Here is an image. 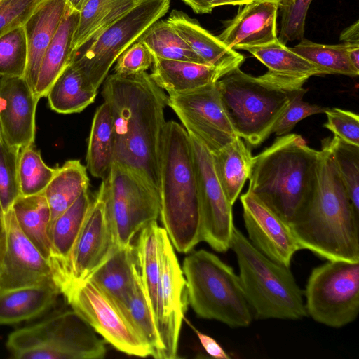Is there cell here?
<instances>
[{
  "label": "cell",
  "mask_w": 359,
  "mask_h": 359,
  "mask_svg": "<svg viewBox=\"0 0 359 359\" xmlns=\"http://www.w3.org/2000/svg\"><path fill=\"white\" fill-rule=\"evenodd\" d=\"M305 81L269 71L253 76L235 68L217 81L225 111L237 135L257 147L273 132L290 102L305 94Z\"/></svg>",
  "instance_id": "5"
},
{
  "label": "cell",
  "mask_w": 359,
  "mask_h": 359,
  "mask_svg": "<svg viewBox=\"0 0 359 359\" xmlns=\"http://www.w3.org/2000/svg\"><path fill=\"white\" fill-rule=\"evenodd\" d=\"M79 12L69 6L65 17L43 57L34 94L40 100L46 97L50 87L72 60V42Z\"/></svg>",
  "instance_id": "27"
},
{
  "label": "cell",
  "mask_w": 359,
  "mask_h": 359,
  "mask_svg": "<svg viewBox=\"0 0 359 359\" xmlns=\"http://www.w3.org/2000/svg\"><path fill=\"white\" fill-rule=\"evenodd\" d=\"M203 348L205 352L212 358L217 359H230L231 357L220 346V344L212 337L202 333L193 327Z\"/></svg>",
  "instance_id": "49"
},
{
  "label": "cell",
  "mask_w": 359,
  "mask_h": 359,
  "mask_svg": "<svg viewBox=\"0 0 359 359\" xmlns=\"http://www.w3.org/2000/svg\"><path fill=\"white\" fill-rule=\"evenodd\" d=\"M20 151L8 144L0 137V202L7 212L20 196L18 163Z\"/></svg>",
  "instance_id": "42"
},
{
  "label": "cell",
  "mask_w": 359,
  "mask_h": 359,
  "mask_svg": "<svg viewBox=\"0 0 359 359\" xmlns=\"http://www.w3.org/2000/svg\"><path fill=\"white\" fill-rule=\"evenodd\" d=\"M189 6L196 13H210L217 6L224 5H245L252 0H182Z\"/></svg>",
  "instance_id": "48"
},
{
  "label": "cell",
  "mask_w": 359,
  "mask_h": 359,
  "mask_svg": "<svg viewBox=\"0 0 359 359\" xmlns=\"http://www.w3.org/2000/svg\"><path fill=\"white\" fill-rule=\"evenodd\" d=\"M167 20L206 65L215 67L226 74L240 67L244 62L242 54L226 47L217 36H213L196 20L183 11L172 10Z\"/></svg>",
  "instance_id": "22"
},
{
  "label": "cell",
  "mask_w": 359,
  "mask_h": 359,
  "mask_svg": "<svg viewBox=\"0 0 359 359\" xmlns=\"http://www.w3.org/2000/svg\"><path fill=\"white\" fill-rule=\"evenodd\" d=\"M325 113L327 121L324 127L341 140L359 146V116L357 114L339 108H328Z\"/></svg>",
  "instance_id": "45"
},
{
  "label": "cell",
  "mask_w": 359,
  "mask_h": 359,
  "mask_svg": "<svg viewBox=\"0 0 359 359\" xmlns=\"http://www.w3.org/2000/svg\"><path fill=\"white\" fill-rule=\"evenodd\" d=\"M4 214L5 213L2 209L0 202V263L4 254L6 244V225Z\"/></svg>",
  "instance_id": "52"
},
{
  "label": "cell",
  "mask_w": 359,
  "mask_h": 359,
  "mask_svg": "<svg viewBox=\"0 0 359 359\" xmlns=\"http://www.w3.org/2000/svg\"><path fill=\"white\" fill-rule=\"evenodd\" d=\"M320 151L297 134H286L252 157L248 191L290 223L313 192Z\"/></svg>",
  "instance_id": "4"
},
{
  "label": "cell",
  "mask_w": 359,
  "mask_h": 359,
  "mask_svg": "<svg viewBox=\"0 0 359 359\" xmlns=\"http://www.w3.org/2000/svg\"><path fill=\"white\" fill-rule=\"evenodd\" d=\"M39 99L24 77L0 76V132L4 141L20 151L33 146Z\"/></svg>",
  "instance_id": "19"
},
{
  "label": "cell",
  "mask_w": 359,
  "mask_h": 359,
  "mask_svg": "<svg viewBox=\"0 0 359 359\" xmlns=\"http://www.w3.org/2000/svg\"><path fill=\"white\" fill-rule=\"evenodd\" d=\"M216 83L183 93H168L167 102L188 134L211 154L238 137L225 111Z\"/></svg>",
  "instance_id": "12"
},
{
  "label": "cell",
  "mask_w": 359,
  "mask_h": 359,
  "mask_svg": "<svg viewBox=\"0 0 359 359\" xmlns=\"http://www.w3.org/2000/svg\"><path fill=\"white\" fill-rule=\"evenodd\" d=\"M230 248L236 256L241 285L255 318L298 320L307 316L304 293L290 267L268 258L235 226Z\"/></svg>",
  "instance_id": "6"
},
{
  "label": "cell",
  "mask_w": 359,
  "mask_h": 359,
  "mask_svg": "<svg viewBox=\"0 0 359 359\" xmlns=\"http://www.w3.org/2000/svg\"><path fill=\"white\" fill-rule=\"evenodd\" d=\"M153 62L154 56L149 48L137 40L117 58L114 72L121 76H131L146 72Z\"/></svg>",
  "instance_id": "46"
},
{
  "label": "cell",
  "mask_w": 359,
  "mask_h": 359,
  "mask_svg": "<svg viewBox=\"0 0 359 359\" xmlns=\"http://www.w3.org/2000/svg\"><path fill=\"white\" fill-rule=\"evenodd\" d=\"M154 57L206 65L167 20H158L139 39Z\"/></svg>",
  "instance_id": "37"
},
{
  "label": "cell",
  "mask_w": 359,
  "mask_h": 359,
  "mask_svg": "<svg viewBox=\"0 0 359 359\" xmlns=\"http://www.w3.org/2000/svg\"><path fill=\"white\" fill-rule=\"evenodd\" d=\"M331 151L353 210L359 216V146L338 137L323 140Z\"/></svg>",
  "instance_id": "39"
},
{
  "label": "cell",
  "mask_w": 359,
  "mask_h": 359,
  "mask_svg": "<svg viewBox=\"0 0 359 359\" xmlns=\"http://www.w3.org/2000/svg\"><path fill=\"white\" fill-rule=\"evenodd\" d=\"M117 248L132 244L135 236L160 215L158 191L139 174L113 162L100 187Z\"/></svg>",
  "instance_id": "9"
},
{
  "label": "cell",
  "mask_w": 359,
  "mask_h": 359,
  "mask_svg": "<svg viewBox=\"0 0 359 359\" xmlns=\"http://www.w3.org/2000/svg\"><path fill=\"white\" fill-rule=\"evenodd\" d=\"M343 43H359V21L346 28L340 35Z\"/></svg>",
  "instance_id": "50"
},
{
  "label": "cell",
  "mask_w": 359,
  "mask_h": 359,
  "mask_svg": "<svg viewBox=\"0 0 359 359\" xmlns=\"http://www.w3.org/2000/svg\"><path fill=\"white\" fill-rule=\"evenodd\" d=\"M160 229L156 221L149 223L139 231L133 245L139 276L154 323L161 278Z\"/></svg>",
  "instance_id": "29"
},
{
  "label": "cell",
  "mask_w": 359,
  "mask_h": 359,
  "mask_svg": "<svg viewBox=\"0 0 359 359\" xmlns=\"http://www.w3.org/2000/svg\"><path fill=\"white\" fill-rule=\"evenodd\" d=\"M211 154L217 178L233 205L249 177L253 157L250 149L242 138L237 137Z\"/></svg>",
  "instance_id": "30"
},
{
  "label": "cell",
  "mask_w": 359,
  "mask_h": 359,
  "mask_svg": "<svg viewBox=\"0 0 359 359\" xmlns=\"http://www.w3.org/2000/svg\"><path fill=\"white\" fill-rule=\"evenodd\" d=\"M304 94L296 96L277 121L273 129L278 136H282L288 133L294 126L302 119L311 115L325 113L328 107L310 104L302 100Z\"/></svg>",
  "instance_id": "47"
},
{
  "label": "cell",
  "mask_w": 359,
  "mask_h": 359,
  "mask_svg": "<svg viewBox=\"0 0 359 359\" xmlns=\"http://www.w3.org/2000/svg\"><path fill=\"white\" fill-rule=\"evenodd\" d=\"M88 184L87 168L79 160H69L55 168L53 177L43 191L50 210L49 226L88 189Z\"/></svg>",
  "instance_id": "33"
},
{
  "label": "cell",
  "mask_w": 359,
  "mask_h": 359,
  "mask_svg": "<svg viewBox=\"0 0 359 359\" xmlns=\"http://www.w3.org/2000/svg\"><path fill=\"white\" fill-rule=\"evenodd\" d=\"M91 203L87 189L49 226L48 236L51 244L49 262L58 288L65 280L72 250Z\"/></svg>",
  "instance_id": "23"
},
{
  "label": "cell",
  "mask_w": 359,
  "mask_h": 359,
  "mask_svg": "<svg viewBox=\"0 0 359 359\" xmlns=\"http://www.w3.org/2000/svg\"><path fill=\"white\" fill-rule=\"evenodd\" d=\"M290 226L301 250L327 260L359 262V216L323 141L313 192Z\"/></svg>",
  "instance_id": "2"
},
{
  "label": "cell",
  "mask_w": 359,
  "mask_h": 359,
  "mask_svg": "<svg viewBox=\"0 0 359 359\" xmlns=\"http://www.w3.org/2000/svg\"><path fill=\"white\" fill-rule=\"evenodd\" d=\"M304 294L307 316L315 321L334 328L353 322L359 312V262L327 260L315 267Z\"/></svg>",
  "instance_id": "10"
},
{
  "label": "cell",
  "mask_w": 359,
  "mask_h": 359,
  "mask_svg": "<svg viewBox=\"0 0 359 359\" xmlns=\"http://www.w3.org/2000/svg\"><path fill=\"white\" fill-rule=\"evenodd\" d=\"M312 0H288L279 7L281 12L280 35L283 43L300 41L304 38L305 21Z\"/></svg>",
  "instance_id": "43"
},
{
  "label": "cell",
  "mask_w": 359,
  "mask_h": 359,
  "mask_svg": "<svg viewBox=\"0 0 359 359\" xmlns=\"http://www.w3.org/2000/svg\"><path fill=\"white\" fill-rule=\"evenodd\" d=\"M154 358L162 359V345L146 299L138 273L133 293L126 304L117 308Z\"/></svg>",
  "instance_id": "36"
},
{
  "label": "cell",
  "mask_w": 359,
  "mask_h": 359,
  "mask_svg": "<svg viewBox=\"0 0 359 359\" xmlns=\"http://www.w3.org/2000/svg\"><path fill=\"white\" fill-rule=\"evenodd\" d=\"M116 248L100 187L72 250L65 278L60 287L61 294L71 284L87 279Z\"/></svg>",
  "instance_id": "16"
},
{
  "label": "cell",
  "mask_w": 359,
  "mask_h": 359,
  "mask_svg": "<svg viewBox=\"0 0 359 359\" xmlns=\"http://www.w3.org/2000/svg\"><path fill=\"white\" fill-rule=\"evenodd\" d=\"M243 50L264 64L269 72L280 76L306 81L311 76L327 74L323 69L294 53L278 39L265 45L245 47Z\"/></svg>",
  "instance_id": "34"
},
{
  "label": "cell",
  "mask_w": 359,
  "mask_h": 359,
  "mask_svg": "<svg viewBox=\"0 0 359 359\" xmlns=\"http://www.w3.org/2000/svg\"><path fill=\"white\" fill-rule=\"evenodd\" d=\"M291 49L323 69L327 74H339L352 77L359 74V70L351 62L343 43L327 45L315 43L303 38Z\"/></svg>",
  "instance_id": "38"
},
{
  "label": "cell",
  "mask_w": 359,
  "mask_h": 359,
  "mask_svg": "<svg viewBox=\"0 0 359 359\" xmlns=\"http://www.w3.org/2000/svg\"><path fill=\"white\" fill-rule=\"evenodd\" d=\"M4 217L6 244L0 263V291L56 285L50 262L22 231L11 208L5 212Z\"/></svg>",
  "instance_id": "17"
},
{
  "label": "cell",
  "mask_w": 359,
  "mask_h": 359,
  "mask_svg": "<svg viewBox=\"0 0 359 359\" xmlns=\"http://www.w3.org/2000/svg\"><path fill=\"white\" fill-rule=\"evenodd\" d=\"M278 4L272 1H252L245 4L226 23L217 38L233 50L271 43L278 39Z\"/></svg>",
  "instance_id": "20"
},
{
  "label": "cell",
  "mask_w": 359,
  "mask_h": 359,
  "mask_svg": "<svg viewBox=\"0 0 359 359\" xmlns=\"http://www.w3.org/2000/svg\"><path fill=\"white\" fill-rule=\"evenodd\" d=\"M288 0H252V1H272L278 4V8L283 6Z\"/></svg>",
  "instance_id": "54"
},
{
  "label": "cell",
  "mask_w": 359,
  "mask_h": 359,
  "mask_svg": "<svg viewBox=\"0 0 359 359\" xmlns=\"http://www.w3.org/2000/svg\"><path fill=\"white\" fill-rule=\"evenodd\" d=\"M97 93L74 58L55 81L46 95L52 110L79 113L94 102Z\"/></svg>",
  "instance_id": "28"
},
{
  "label": "cell",
  "mask_w": 359,
  "mask_h": 359,
  "mask_svg": "<svg viewBox=\"0 0 359 359\" xmlns=\"http://www.w3.org/2000/svg\"><path fill=\"white\" fill-rule=\"evenodd\" d=\"M67 8V0H46L23 25L27 46V65L24 78L34 93L43 57Z\"/></svg>",
  "instance_id": "21"
},
{
  "label": "cell",
  "mask_w": 359,
  "mask_h": 359,
  "mask_svg": "<svg viewBox=\"0 0 359 359\" xmlns=\"http://www.w3.org/2000/svg\"><path fill=\"white\" fill-rule=\"evenodd\" d=\"M160 217L172 245L187 253L202 241L197 182L190 137L174 121H165L161 139Z\"/></svg>",
  "instance_id": "3"
},
{
  "label": "cell",
  "mask_w": 359,
  "mask_h": 359,
  "mask_svg": "<svg viewBox=\"0 0 359 359\" xmlns=\"http://www.w3.org/2000/svg\"><path fill=\"white\" fill-rule=\"evenodd\" d=\"M6 346L18 359H99L107 353L93 327L72 308L64 306L13 331Z\"/></svg>",
  "instance_id": "7"
},
{
  "label": "cell",
  "mask_w": 359,
  "mask_h": 359,
  "mask_svg": "<svg viewBox=\"0 0 359 359\" xmlns=\"http://www.w3.org/2000/svg\"><path fill=\"white\" fill-rule=\"evenodd\" d=\"M182 270L188 302L198 317L234 328L250 325L252 311L231 266L201 249L185 257Z\"/></svg>",
  "instance_id": "8"
},
{
  "label": "cell",
  "mask_w": 359,
  "mask_h": 359,
  "mask_svg": "<svg viewBox=\"0 0 359 359\" xmlns=\"http://www.w3.org/2000/svg\"><path fill=\"white\" fill-rule=\"evenodd\" d=\"M88 1L89 0H67V5L71 9L80 12Z\"/></svg>",
  "instance_id": "53"
},
{
  "label": "cell",
  "mask_w": 359,
  "mask_h": 359,
  "mask_svg": "<svg viewBox=\"0 0 359 359\" xmlns=\"http://www.w3.org/2000/svg\"><path fill=\"white\" fill-rule=\"evenodd\" d=\"M27 65V40L20 26L0 37V76L24 77Z\"/></svg>",
  "instance_id": "41"
},
{
  "label": "cell",
  "mask_w": 359,
  "mask_h": 359,
  "mask_svg": "<svg viewBox=\"0 0 359 359\" xmlns=\"http://www.w3.org/2000/svg\"><path fill=\"white\" fill-rule=\"evenodd\" d=\"M55 172L48 166L40 152L33 146L20 151L18 163L20 194L31 196L43 193Z\"/></svg>",
  "instance_id": "40"
},
{
  "label": "cell",
  "mask_w": 359,
  "mask_h": 359,
  "mask_svg": "<svg viewBox=\"0 0 359 359\" xmlns=\"http://www.w3.org/2000/svg\"><path fill=\"white\" fill-rule=\"evenodd\" d=\"M0 137H1V132H0Z\"/></svg>",
  "instance_id": "55"
},
{
  "label": "cell",
  "mask_w": 359,
  "mask_h": 359,
  "mask_svg": "<svg viewBox=\"0 0 359 359\" xmlns=\"http://www.w3.org/2000/svg\"><path fill=\"white\" fill-rule=\"evenodd\" d=\"M189 137L198 187L202 241L217 252H225L230 248L234 228L233 205L217 178L211 153L194 137Z\"/></svg>",
  "instance_id": "14"
},
{
  "label": "cell",
  "mask_w": 359,
  "mask_h": 359,
  "mask_svg": "<svg viewBox=\"0 0 359 359\" xmlns=\"http://www.w3.org/2000/svg\"><path fill=\"white\" fill-rule=\"evenodd\" d=\"M46 0H0V37L23 26Z\"/></svg>",
  "instance_id": "44"
},
{
  "label": "cell",
  "mask_w": 359,
  "mask_h": 359,
  "mask_svg": "<svg viewBox=\"0 0 359 359\" xmlns=\"http://www.w3.org/2000/svg\"><path fill=\"white\" fill-rule=\"evenodd\" d=\"M102 95L113 120V162L139 174L159 194L161 139L168 95L146 72L107 76Z\"/></svg>",
  "instance_id": "1"
},
{
  "label": "cell",
  "mask_w": 359,
  "mask_h": 359,
  "mask_svg": "<svg viewBox=\"0 0 359 359\" xmlns=\"http://www.w3.org/2000/svg\"><path fill=\"white\" fill-rule=\"evenodd\" d=\"M62 295L69 306L116 349L129 355L150 356L149 347L117 307L89 279L71 284Z\"/></svg>",
  "instance_id": "13"
},
{
  "label": "cell",
  "mask_w": 359,
  "mask_h": 359,
  "mask_svg": "<svg viewBox=\"0 0 359 359\" xmlns=\"http://www.w3.org/2000/svg\"><path fill=\"white\" fill-rule=\"evenodd\" d=\"M161 278L155 325L162 345V359L178 358L180 332L188 295L186 280L173 245L161 227L159 236Z\"/></svg>",
  "instance_id": "15"
},
{
  "label": "cell",
  "mask_w": 359,
  "mask_h": 359,
  "mask_svg": "<svg viewBox=\"0 0 359 359\" xmlns=\"http://www.w3.org/2000/svg\"><path fill=\"white\" fill-rule=\"evenodd\" d=\"M11 208L19 227L49 261L51 256V244L48 236L50 210L43 193L19 196Z\"/></svg>",
  "instance_id": "32"
},
{
  "label": "cell",
  "mask_w": 359,
  "mask_h": 359,
  "mask_svg": "<svg viewBox=\"0 0 359 359\" xmlns=\"http://www.w3.org/2000/svg\"><path fill=\"white\" fill-rule=\"evenodd\" d=\"M140 0H89L79 12L72 42L73 58L79 50L135 6Z\"/></svg>",
  "instance_id": "31"
},
{
  "label": "cell",
  "mask_w": 359,
  "mask_h": 359,
  "mask_svg": "<svg viewBox=\"0 0 359 359\" xmlns=\"http://www.w3.org/2000/svg\"><path fill=\"white\" fill-rule=\"evenodd\" d=\"M151 67V77L168 93L192 90L216 83L225 75L210 65L155 57Z\"/></svg>",
  "instance_id": "26"
},
{
  "label": "cell",
  "mask_w": 359,
  "mask_h": 359,
  "mask_svg": "<svg viewBox=\"0 0 359 359\" xmlns=\"http://www.w3.org/2000/svg\"><path fill=\"white\" fill-rule=\"evenodd\" d=\"M114 133L108 104L96 110L90 128L86 153V168L96 178L104 179L114 161Z\"/></svg>",
  "instance_id": "35"
},
{
  "label": "cell",
  "mask_w": 359,
  "mask_h": 359,
  "mask_svg": "<svg viewBox=\"0 0 359 359\" xmlns=\"http://www.w3.org/2000/svg\"><path fill=\"white\" fill-rule=\"evenodd\" d=\"M138 277L133 245L117 248L89 279L117 307L126 303Z\"/></svg>",
  "instance_id": "24"
},
{
  "label": "cell",
  "mask_w": 359,
  "mask_h": 359,
  "mask_svg": "<svg viewBox=\"0 0 359 359\" xmlns=\"http://www.w3.org/2000/svg\"><path fill=\"white\" fill-rule=\"evenodd\" d=\"M241 202L250 243L270 259L290 267L301 250L290 224L248 191Z\"/></svg>",
  "instance_id": "18"
},
{
  "label": "cell",
  "mask_w": 359,
  "mask_h": 359,
  "mask_svg": "<svg viewBox=\"0 0 359 359\" xmlns=\"http://www.w3.org/2000/svg\"><path fill=\"white\" fill-rule=\"evenodd\" d=\"M352 65L359 70V43H343Z\"/></svg>",
  "instance_id": "51"
},
{
  "label": "cell",
  "mask_w": 359,
  "mask_h": 359,
  "mask_svg": "<svg viewBox=\"0 0 359 359\" xmlns=\"http://www.w3.org/2000/svg\"><path fill=\"white\" fill-rule=\"evenodd\" d=\"M170 0H140L99 34L82 54L74 57L90 84L98 90L119 55L170 8Z\"/></svg>",
  "instance_id": "11"
},
{
  "label": "cell",
  "mask_w": 359,
  "mask_h": 359,
  "mask_svg": "<svg viewBox=\"0 0 359 359\" xmlns=\"http://www.w3.org/2000/svg\"><path fill=\"white\" fill-rule=\"evenodd\" d=\"M61 292L55 285L0 291V325L38 318L54 309Z\"/></svg>",
  "instance_id": "25"
}]
</instances>
